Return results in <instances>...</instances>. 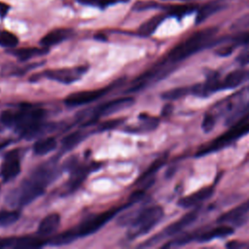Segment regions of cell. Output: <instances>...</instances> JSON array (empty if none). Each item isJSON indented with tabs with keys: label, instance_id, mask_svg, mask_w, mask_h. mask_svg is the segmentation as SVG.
<instances>
[{
	"label": "cell",
	"instance_id": "cell-9",
	"mask_svg": "<svg viewBox=\"0 0 249 249\" xmlns=\"http://www.w3.org/2000/svg\"><path fill=\"white\" fill-rule=\"evenodd\" d=\"M111 88L112 87H107V88L91 89V90H83V91L72 92L65 97L64 102L67 106H70V107L88 104V103L92 102V101L102 97L103 95H105L106 92H108Z\"/></svg>",
	"mask_w": 249,
	"mask_h": 249
},
{
	"label": "cell",
	"instance_id": "cell-30",
	"mask_svg": "<svg viewBox=\"0 0 249 249\" xmlns=\"http://www.w3.org/2000/svg\"><path fill=\"white\" fill-rule=\"evenodd\" d=\"M193 10V8L191 6H175L173 7L171 10H170V13L171 15L173 16H176V17H181L189 12H191Z\"/></svg>",
	"mask_w": 249,
	"mask_h": 249
},
{
	"label": "cell",
	"instance_id": "cell-13",
	"mask_svg": "<svg viewBox=\"0 0 249 249\" xmlns=\"http://www.w3.org/2000/svg\"><path fill=\"white\" fill-rule=\"evenodd\" d=\"M249 213V199L229 210L218 218L219 223H234L243 219Z\"/></svg>",
	"mask_w": 249,
	"mask_h": 249
},
{
	"label": "cell",
	"instance_id": "cell-25",
	"mask_svg": "<svg viewBox=\"0 0 249 249\" xmlns=\"http://www.w3.org/2000/svg\"><path fill=\"white\" fill-rule=\"evenodd\" d=\"M140 119L142 120L141 124H139L138 127H128L127 130L131 131V132H136V131H150L155 129L158 126L159 124V120L154 118V117H140Z\"/></svg>",
	"mask_w": 249,
	"mask_h": 249
},
{
	"label": "cell",
	"instance_id": "cell-33",
	"mask_svg": "<svg viewBox=\"0 0 249 249\" xmlns=\"http://www.w3.org/2000/svg\"><path fill=\"white\" fill-rule=\"evenodd\" d=\"M236 60H237L241 65H246V64H248V63H249V51L240 53V54L237 56Z\"/></svg>",
	"mask_w": 249,
	"mask_h": 249
},
{
	"label": "cell",
	"instance_id": "cell-37",
	"mask_svg": "<svg viewBox=\"0 0 249 249\" xmlns=\"http://www.w3.org/2000/svg\"><path fill=\"white\" fill-rule=\"evenodd\" d=\"M80 3H85V4H90L92 3L94 0H78Z\"/></svg>",
	"mask_w": 249,
	"mask_h": 249
},
{
	"label": "cell",
	"instance_id": "cell-15",
	"mask_svg": "<svg viewBox=\"0 0 249 249\" xmlns=\"http://www.w3.org/2000/svg\"><path fill=\"white\" fill-rule=\"evenodd\" d=\"M71 30L67 28H56L49 33H47L42 39H41V45L45 48H49L52 46H54L56 44L61 43L65 39H67L71 35Z\"/></svg>",
	"mask_w": 249,
	"mask_h": 249
},
{
	"label": "cell",
	"instance_id": "cell-8",
	"mask_svg": "<svg viewBox=\"0 0 249 249\" xmlns=\"http://www.w3.org/2000/svg\"><path fill=\"white\" fill-rule=\"evenodd\" d=\"M133 100L134 99L130 96H124V97H119V98L107 101L105 103H102L101 105H99L93 110L91 118L89 119V122H87L85 125H89V124L95 123L101 116L111 115L123 110L125 107L130 106L133 103Z\"/></svg>",
	"mask_w": 249,
	"mask_h": 249
},
{
	"label": "cell",
	"instance_id": "cell-12",
	"mask_svg": "<svg viewBox=\"0 0 249 249\" xmlns=\"http://www.w3.org/2000/svg\"><path fill=\"white\" fill-rule=\"evenodd\" d=\"M213 191H214L213 187H210V186L202 188L189 196L181 197L178 200L177 204L183 208H190L193 206H196L198 203L209 198L212 196Z\"/></svg>",
	"mask_w": 249,
	"mask_h": 249
},
{
	"label": "cell",
	"instance_id": "cell-34",
	"mask_svg": "<svg viewBox=\"0 0 249 249\" xmlns=\"http://www.w3.org/2000/svg\"><path fill=\"white\" fill-rule=\"evenodd\" d=\"M233 50V47L232 46H227V47H224V48H221L219 49L216 53L221 55V56H225V55H230L231 53Z\"/></svg>",
	"mask_w": 249,
	"mask_h": 249
},
{
	"label": "cell",
	"instance_id": "cell-1",
	"mask_svg": "<svg viewBox=\"0 0 249 249\" xmlns=\"http://www.w3.org/2000/svg\"><path fill=\"white\" fill-rule=\"evenodd\" d=\"M55 173L56 170L52 164L40 165L20 183L18 189L8 195V198L19 206L32 202L44 194L50 182L55 177Z\"/></svg>",
	"mask_w": 249,
	"mask_h": 249
},
{
	"label": "cell",
	"instance_id": "cell-4",
	"mask_svg": "<svg viewBox=\"0 0 249 249\" xmlns=\"http://www.w3.org/2000/svg\"><path fill=\"white\" fill-rule=\"evenodd\" d=\"M249 133V110L242 114V117L228 131L216 137L213 141L201 147L196 154V157H203L210 153L217 152L236 141L238 138Z\"/></svg>",
	"mask_w": 249,
	"mask_h": 249
},
{
	"label": "cell",
	"instance_id": "cell-26",
	"mask_svg": "<svg viewBox=\"0 0 249 249\" xmlns=\"http://www.w3.org/2000/svg\"><path fill=\"white\" fill-rule=\"evenodd\" d=\"M18 37L8 31V30H0V46L7 49H14L18 46Z\"/></svg>",
	"mask_w": 249,
	"mask_h": 249
},
{
	"label": "cell",
	"instance_id": "cell-17",
	"mask_svg": "<svg viewBox=\"0 0 249 249\" xmlns=\"http://www.w3.org/2000/svg\"><path fill=\"white\" fill-rule=\"evenodd\" d=\"M233 233V228L231 226H226L222 225L217 228H214L212 230H209L207 231L201 232L197 236V241L198 242H207L210 241L214 238H222V237H227L230 236Z\"/></svg>",
	"mask_w": 249,
	"mask_h": 249
},
{
	"label": "cell",
	"instance_id": "cell-27",
	"mask_svg": "<svg viewBox=\"0 0 249 249\" xmlns=\"http://www.w3.org/2000/svg\"><path fill=\"white\" fill-rule=\"evenodd\" d=\"M19 212L17 210L0 211V227H9L19 219Z\"/></svg>",
	"mask_w": 249,
	"mask_h": 249
},
{
	"label": "cell",
	"instance_id": "cell-35",
	"mask_svg": "<svg viewBox=\"0 0 249 249\" xmlns=\"http://www.w3.org/2000/svg\"><path fill=\"white\" fill-rule=\"evenodd\" d=\"M9 11V6L5 3H0V17L4 18Z\"/></svg>",
	"mask_w": 249,
	"mask_h": 249
},
{
	"label": "cell",
	"instance_id": "cell-10",
	"mask_svg": "<svg viewBox=\"0 0 249 249\" xmlns=\"http://www.w3.org/2000/svg\"><path fill=\"white\" fill-rule=\"evenodd\" d=\"M198 212H199V208H196L195 210L186 213L179 220H177L174 223H172L169 226H167L159 235L154 236L149 241L157 240L160 237H166V236H171V235L179 233L185 228H187L189 225H191L192 223H194L196 220V218L198 216Z\"/></svg>",
	"mask_w": 249,
	"mask_h": 249
},
{
	"label": "cell",
	"instance_id": "cell-20",
	"mask_svg": "<svg viewBox=\"0 0 249 249\" xmlns=\"http://www.w3.org/2000/svg\"><path fill=\"white\" fill-rule=\"evenodd\" d=\"M57 142L54 137H46L37 140L33 145V152L38 156H44L56 148Z\"/></svg>",
	"mask_w": 249,
	"mask_h": 249
},
{
	"label": "cell",
	"instance_id": "cell-29",
	"mask_svg": "<svg viewBox=\"0 0 249 249\" xmlns=\"http://www.w3.org/2000/svg\"><path fill=\"white\" fill-rule=\"evenodd\" d=\"M215 123H216V117L214 114H212L210 111L208 113L205 114L204 118H203V121L201 123V128L202 130L205 132V133H208L210 132L214 125H215Z\"/></svg>",
	"mask_w": 249,
	"mask_h": 249
},
{
	"label": "cell",
	"instance_id": "cell-19",
	"mask_svg": "<svg viewBox=\"0 0 249 249\" xmlns=\"http://www.w3.org/2000/svg\"><path fill=\"white\" fill-rule=\"evenodd\" d=\"M48 52V49L43 48H35V47H28V48H20L16 49L13 52H11L18 60L20 61H26L32 57L42 55Z\"/></svg>",
	"mask_w": 249,
	"mask_h": 249
},
{
	"label": "cell",
	"instance_id": "cell-16",
	"mask_svg": "<svg viewBox=\"0 0 249 249\" xmlns=\"http://www.w3.org/2000/svg\"><path fill=\"white\" fill-rule=\"evenodd\" d=\"M248 73L242 69H236L230 72L223 81H220V89H231L238 87L244 82Z\"/></svg>",
	"mask_w": 249,
	"mask_h": 249
},
{
	"label": "cell",
	"instance_id": "cell-2",
	"mask_svg": "<svg viewBox=\"0 0 249 249\" xmlns=\"http://www.w3.org/2000/svg\"><path fill=\"white\" fill-rule=\"evenodd\" d=\"M45 117V109L26 105L16 111H3L0 114V121L6 126L14 127L22 137L32 138L44 128Z\"/></svg>",
	"mask_w": 249,
	"mask_h": 249
},
{
	"label": "cell",
	"instance_id": "cell-32",
	"mask_svg": "<svg viewBox=\"0 0 249 249\" xmlns=\"http://www.w3.org/2000/svg\"><path fill=\"white\" fill-rule=\"evenodd\" d=\"M236 45H249V31L238 34L233 39Z\"/></svg>",
	"mask_w": 249,
	"mask_h": 249
},
{
	"label": "cell",
	"instance_id": "cell-38",
	"mask_svg": "<svg viewBox=\"0 0 249 249\" xmlns=\"http://www.w3.org/2000/svg\"><path fill=\"white\" fill-rule=\"evenodd\" d=\"M4 145V143H1V141H0V149H1V147Z\"/></svg>",
	"mask_w": 249,
	"mask_h": 249
},
{
	"label": "cell",
	"instance_id": "cell-28",
	"mask_svg": "<svg viewBox=\"0 0 249 249\" xmlns=\"http://www.w3.org/2000/svg\"><path fill=\"white\" fill-rule=\"evenodd\" d=\"M189 92H191V89L187 87H180L162 92L161 97L165 100H175L189 94Z\"/></svg>",
	"mask_w": 249,
	"mask_h": 249
},
{
	"label": "cell",
	"instance_id": "cell-5",
	"mask_svg": "<svg viewBox=\"0 0 249 249\" xmlns=\"http://www.w3.org/2000/svg\"><path fill=\"white\" fill-rule=\"evenodd\" d=\"M163 217V209L154 205L141 210L131 221L129 237L135 238L149 232Z\"/></svg>",
	"mask_w": 249,
	"mask_h": 249
},
{
	"label": "cell",
	"instance_id": "cell-3",
	"mask_svg": "<svg viewBox=\"0 0 249 249\" xmlns=\"http://www.w3.org/2000/svg\"><path fill=\"white\" fill-rule=\"evenodd\" d=\"M216 32L217 28L208 27L193 33L184 41L173 47L163 60L169 65L181 62L182 60L208 46Z\"/></svg>",
	"mask_w": 249,
	"mask_h": 249
},
{
	"label": "cell",
	"instance_id": "cell-7",
	"mask_svg": "<svg viewBox=\"0 0 249 249\" xmlns=\"http://www.w3.org/2000/svg\"><path fill=\"white\" fill-rule=\"evenodd\" d=\"M89 66L80 65L75 67H67L60 69H49L44 72V75L53 81L59 82L64 85H70L80 80L88 71Z\"/></svg>",
	"mask_w": 249,
	"mask_h": 249
},
{
	"label": "cell",
	"instance_id": "cell-21",
	"mask_svg": "<svg viewBox=\"0 0 249 249\" xmlns=\"http://www.w3.org/2000/svg\"><path fill=\"white\" fill-rule=\"evenodd\" d=\"M163 18L164 17L162 15H157L149 18L148 20H146L140 25V27L138 28V34L145 37L152 35L156 31L158 26L161 23Z\"/></svg>",
	"mask_w": 249,
	"mask_h": 249
},
{
	"label": "cell",
	"instance_id": "cell-6",
	"mask_svg": "<svg viewBox=\"0 0 249 249\" xmlns=\"http://www.w3.org/2000/svg\"><path fill=\"white\" fill-rule=\"evenodd\" d=\"M121 209H122V207L111 208L109 210H106L104 212H101L99 214H96V215L85 220L77 228L73 229L76 238L84 237V236L94 233L96 231H98L100 228H102L106 223H108Z\"/></svg>",
	"mask_w": 249,
	"mask_h": 249
},
{
	"label": "cell",
	"instance_id": "cell-14",
	"mask_svg": "<svg viewBox=\"0 0 249 249\" xmlns=\"http://www.w3.org/2000/svg\"><path fill=\"white\" fill-rule=\"evenodd\" d=\"M60 224V215L58 213H51L40 222L38 226V233L42 236H48L55 232Z\"/></svg>",
	"mask_w": 249,
	"mask_h": 249
},
{
	"label": "cell",
	"instance_id": "cell-36",
	"mask_svg": "<svg viewBox=\"0 0 249 249\" xmlns=\"http://www.w3.org/2000/svg\"><path fill=\"white\" fill-rule=\"evenodd\" d=\"M171 110H172V106H171L170 104H166V105L163 107V110H162V115H164V116L168 115V114L171 112Z\"/></svg>",
	"mask_w": 249,
	"mask_h": 249
},
{
	"label": "cell",
	"instance_id": "cell-22",
	"mask_svg": "<svg viewBox=\"0 0 249 249\" xmlns=\"http://www.w3.org/2000/svg\"><path fill=\"white\" fill-rule=\"evenodd\" d=\"M166 160V156L160 157L157 159L155 161L152 162V164L143 172L141 176H139L136 183H147L149 181H153V176L157 173V171L164 164Z\"/></svg>",
	"mask_w": 249,
	"mask_h": 249
},
{
	"label": "cell",
	"instance_id": "cell-23",
	"mask_svg": "<svg viewBox=\"0 0 249 249\" xmlns=\"http://www.w3.org/2000/svg\"><path fill=\"white\" fill-rule=\"evenodd\" d=\"M47 243L46 240L35 237V236H22L15 239L14 246L15 248H37L42 247Z\"/></svg>",
	"mask_w": 249,
	"mask_h": 249
},
{
	"label": "cell",
	"instance_id": "cell-31",
	"mask_svg": "<svg viewBox=\"0 0 249 249\" xmlns=\"http://www.w3.org/2000/svg\"><path fill=\"white\" fill-rule=\"evenodd\" d=\"M124 122V119H113V120H109L105 123H103L100 126V129L101 130H104V129H112L116 126H118L119 124H121L122 123Z\"/></svg>",
	"mask_w": 249,
	"mask_h": 249
},
{
	"label": "cell",
	"instance_id": "cell-24",
	"mask_svg": "<svg viewBox=\"0 0 249 249\" xmlns=\"http://www.w3.org/2000/svg\"><path fill=\"white\" fill-rule=\"evenodd\" d=\"M86 136L87 134L83 131H74L69 133L62 139V148L64 150H70L77 146L81 141H83Z\"/></svg>",
	"mask_w": 249,
	"mask_h": 249
},
{
	"label": "cell",
	"instance_id": "cell-18",
	"mask_svg": "<svg viewBox=\"0 0 249 249\" xmlns=\"http://www.w3.org/2000/svg\"><path fill=\"white\" fill-rule=\"evenodd\" d=\"M91 166H78L72 170L71 176L66 184L67 189L72 192L75 191L87 178L88 174L92 170Z\"/></svg>",
	"mask_w": 249,
	"mask_h": 249
},
{
	"label": "cell",
	"instance_id": "cell-11",
	"mask_svg": "<svg viewBox=\"0 0 249 249\" xmlns=\"http://www.w3.org/2000/svg\"><path fill=\"white\" fill-rule=\"evenodd\" d=\"M20 172L19 156L17 150L10 151L1 164L0 175L5 182H8L17 177Z\"/></svg>",
	"mask_w": 249,
	"mask_h": 249
}]
</instances>
